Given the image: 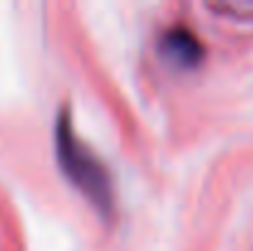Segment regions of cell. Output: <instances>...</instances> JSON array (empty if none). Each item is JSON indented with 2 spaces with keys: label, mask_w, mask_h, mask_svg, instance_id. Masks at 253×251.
<instances>
[{
  "label": "cell",
  "mask_w": 253,
  "mask_h": 251,
  "mask_svg": "<svg viewBox=\"0 0 253 251\" xmlns=\"http://www.w3.org/2000/svg\"><path fill=\"white\" fill-rule=\"evenodd\" d=\"M163 54L177 67H194L202 62V42L187 27H172L163 35Z\"/></svg>",
  "instance_id": "7a4b0ae2"
},
{
  "label": "cell",
  "mask_w": 253,
  "mask_h": 251,
  "mask_svg": "<svg viewBox=\"0 0 253 251\" xmlns=\"http://www.w3.org/2000/svg\"><path fill=\"white\" fill-rule=\"evenodd\" d=\"M54 136H57L59 167L84 192L86 200L93 202V207L98 212L111 214L113 212V182H111V175L103 167V163L77 138L67 108L59 111V121H57V133Z\"/></svg>",
  "instance_id": "6da1fadb"
}]
</instances>
